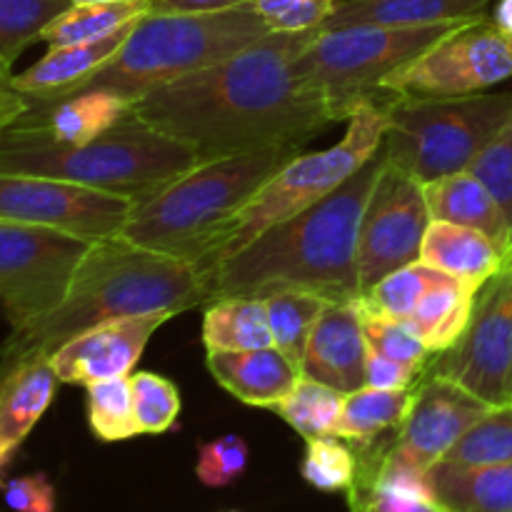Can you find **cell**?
Returning <instances> with one entry per match:
<instances>
[{
	"label": "cell",
	"instance_id": "obj_1",
	"mask_svg": "<svg viewBox=\"0 0 512 512\" xmlns=\"http://www.w3.org/2000/svg\"><path fill=\"white\" fill-rule=\"evenodd\" d=\"M320 35L273 30L240 53L155 85L133 100V113L203 160L270 145H303L335 123L318 93L298 83L293 60Z\"/></svg>",
	"mask_w": 512,
	"mask_h": 512
},
{
	"label": "cell",
	"instance_id": "obj_2",
	"mask_svg": "<svg viewBox=\"0 0 512 512\" xmlns=\"http://www.w3.org/2000/svg\"><path fill=\"white\" fill-rule=\"evenodd\" d=\"M383 168L375 153L340 188L283 220L203 275V305L220 298H268L303 290L328 303L360 298L358 230Z\"/></svg>",
	"mask_w": 512,
	"mask_h": 512
},
{
	"label": "cell",
	"instance_id": "obj_3",
	"mask_svg": "<svg viewBox=\"0 0 512 512\" xmlns=\"http://www.w3.org/2000/svg\"><path fill=\"white\" fill-rule=\"evenodd\" d=\"M198 305H203V280L193 265L110 235L95 240L60 308L10 333L0 363L50 358L75 335L113 320L153 313L175 318Z\"/></svg>",
	"mask_w": 512,
	"mask_h": 512
},
{
	"label": "cell",
	"instance_id": "obj_4",
	"mask_svg": "<svg viewBox=\"0 0 512 512\" xmlns=\"http://www.w3.org/2000/svg\"><path fill=\"white\" fill-rule=\"evenodd\" d=\"M298 153L300 145H270L203 160L135 205L118 235L195 268L225 225Z\"/></svg>",
	"mask_w": 512,
	"mask_h": 512
},
{
	"label": "cell",
	"instance_id": "obj_5",
	"mask_svg": "<svg viewBox=\"0 0 512 512\" xmlns=\"http://www.w3.org/2000/svg\"><path fill=\"white\" fill-rule=\"evenodd\" d=\"M200 163L183 140L160 133L130 110L85 145H60L10 125L0 138V173L40 175L133 200H148Z\"/></svg>",
	"mask_w": 512,
	"mask_h": 512
},
{
	"label": "cell",
	"instance_id": "obj_6",
	"mask_svg": "<svg viewBox=\"0 0 512 512\" xmlns=\"http://www.w3.org/2000/svg\"><path fill=\"white\" fill-rule=\"evenodd\" d=\"M268 33H273L270 23L248 3L225 10H150L135 23L118 53L80 90L100 88L138 100L155 85L210 68Z\"/></svg>",
	"mask_w": 512,
	"mask_h": 512
},
{
	"label": "cell",
	"instance_id": "obj_7",
	"mask_svg": "<svg viewBox=\"0 0 512 512\" xmlns=\"http://www.w3.org/2000/svg\"><path fill=\"white\" fill-rule=\"evenodd\" d=\"M393 98V93L383 90L375 98L358 103V108L348 118L345 138L338 145L320 153H298L278 175H273L255 193V198L225 225L210 253L195 265L200 280L225 258L253 243L265 230L308 210L310 205L340 188L355 170L363 168L383 145L385 128H388V105Z\"/></svg>",
	"mask_w": 512,
	"mask_h": 512
},
{
	"label": "cell",
	"instance_id": "obj_8",
	"mask_svg": "<svg viewBox=\"0 0 512 512\" xmlns=\"http://www.w3.org/2000/svg\"><path fill=\"white\" fill-rule=\"evenodd\" d=\"M512 113V93L398 98L388 105L380 153L390 165L433 183L470 168Z\"/></svg>",
	"mask_w": 512,
	"mask_h": 512
},
{
	"label": "cell",
	"instance_id": "obj_9",
	"mask_svg": "<svg viewBox=\"0 0 512 512\" xmlns=\"http://www.w3.org/2000/svg\"><path fill=\"white\" fill-rule=\"evenodd\" d=\"M463 20L435 25H348L320 30L293 60L298 83L318 93L333 120H348L363 100L375 98L393 70L418 58Z\"/></svg>",
	"mask_w": 512,
	"mask_h": 512
},
{
	"label": "cell",
	"instance_id": "obj_10",
	"mask_svg": "<svg viewBox=\"0 0 512 512\" xmlns=\"http://www.w3.org/2000/svg\"><path fill=\"white\" fill-rule=\"evenodd\" d=\"M93 243L48 225L0 220V305L13 330L60 308Z\"/></svg>",
	"mask_w": 512,
	"mask_h": 512
},
{
	"label": "cell",
	"instance_id": "obj_11",
	"mask_svg": "<svg viewBox=\"0 0 512 512\" xmlns=\"http://www.w3.org/2000/svg\"><path fill=\"white\" fill-rule=\"evenodd\" d=\"M512 78V35L485 13L455 25L418 58L380 83L398 98H453L485 93Z\"/></svg>",
	"mask_w": 512,
	"mask_h": 512
},
{
	"label": "cell",
	"instance_id": "obj_12",
	"mask_svg": "<svg viewBox=\"0 0 512 512\" xmlns=\"http://www.w3.org/2000/svg\"><path fill=\"white\" fill-rule=\"evenodd\" d=\"M423 373L443 375L490 405L512 403V260L478 290L468 328Z\"/></svg>",
	"mask_w": 512,
	"mask_h": 512
},
{
	"label": "cell",
	"instance_id": "obj_13",
	"mask_svg": "<svg viewBox=\"0 0 512 512\" xmlns=\"http://www.w3.org/2000/svg\"><path fill=\"white\" fill-rule=\"evenodd\" d=\"M430 210L420 180L383 158L358 230L360 295L403 265L418 263Z\"/></svg>",
	"mask_w": 512,
	"mask_h": 512
},
{
	"label": "cell",
	"instance_id": "obj_14",
	"mask_svg": "<svg viewBox=\"0 0 512 512\" xmlns=\"http://www.w3.org/2000/svg\"><path fill=\"white\" fill-rule=\"evenodd\" d=\"M135 203L40 175L0 173V220L48 225L90 240L118 235Z\"/></svg>",
	"mask_w": 512,
	"mask_h": 512
},
{
	"label": "cell",
	"instance_id": "obj_15",
	"mask_svg": "<svg viewBox=\"0 0 512 512\" xmlns=\"http://www.w3.org/2000/svg\"><path fill=\"white\" fill-rule=\"evenodd\" d=\"M493 408L443 375L423 373L413 390L408 418L395 433L390 453L420 470H430Z\"/></svg>",
	"mask_w": 512,
	"mask_h": 512
},
{
	"label": "cell",
	"instance_id": "obj_16",
	"mask_svg": "<svg viewBox=\"0 0 512 512\" xmlns=\"http://www.w3.org/2000/svg\"><path fill=\"white\" fill-rule=\"evenodd\" d=\"M170 318H173L170 313H153L98 325V328L85 330L60 345L50 355V363H53L60 383L68 385H90L98 380L125 378L138 365L150 335Z\"/></svg>",
	"mask_w": 512,
	"mask_h": 512
},
{
	"label": "cell",
	"instance_id": "obj_17",
	"mask_svg": "<svg viewBox=\"0 0 512 512\" xmlns=\"http://www.w3.org/2000/svg\"><path fill=\"white\" fill-rule=\"evenodd\" d=\"M368 340L363 333V315L358 300L328 303L310 333L300 375L330 385L340 393L365 388Z\"/></svg>",
	"mask_w": 512,
	"mask_h": 512
},
{
	"label": "cell",
	"instance_id": "obj_18",
	"mask_svg": "<svg viewBox=\"0 0 512 512\" xmlns=\"http://www.w3.org/2000/svg\"><path fill=\"white\" fill-rule=\"evenodd\" d=\"M133 110V100L110 90H80L55 100H33L13 125L60 145H85L100 138Z\"/></svg>",
	"mask_w": 512,
	"mask_h": 512
},
{
	"label": "cell",
	"instance_id": "obj_19",
	"mask_svg": "<svg viewBox=\"0 0 512 512\" xmlns=\"http://www.w3.org/2000/svg\"><path fill=\"white\" fill-rule=\"evenodd\" d=\"M58 373L50 358L0 363V460L10 463L58 393Z\"/></svg>",
	"mask_w": 512,
	"mask_h": 512
},
{
	"label": "cell",
	"instance_id": "obj_20",
	"mask_svg": "<svg viewBox=\"0 0 512 512\" xmlns=\"http://www.w3.org/2000/svg\"><path fill=\"white\" fill-rule=\"evenodd\" d=\"M210 375L240 403L273 410L288 398L300 370L275 345L260 350H208Z\"/></svg>",
	"mask_w": 512,
	"mask_h": 512
},
{
	"label": "cell",
	"instance_id": "obj_21",
	"mask_svg": "<svg viewBox=\"0 0 512 512\" xmlns=\"http://www.w3.org/2000/svg\"><path fill=\"white\" fill-rule=\"evenodd\" d=\"M135 23L125 25L123 30H118V33L108 35L103 40H95V43L50 48L38 63H33L23 73L13 75L10 85L18 93L28 95L33 100H55L75 93V90L83 88V83L95 70L103 68L118 53V48L125 43L130 30L135 28Z\"/></svg>",
	"mask_w": 512,
	"mask_h": 512
},
{
	"label": "cell",
	"instance_id": "obj_22",
	"mask_svg": "<svg viewBox=\"0 0 512 512\" xmlns=\"http://www.w3.org/2000/svg\"><path fill=\"white\" fill-rule=\"evenodd\" d=\"M418 260L473 290L483 288L508 263L503 250L485 233L443 220L430 223Z\"/></svg>",
	"mask_w": 512,
	"mask_h": 512
},
{
	"label": "cell",
	"instance_id": "obj_23",
	"mask_svg": "<svg viewBox=\"0 0 512 512\" xmlns=\"http://www.w3.org/2000/svg\"><path fill=\"white\" fill-rule=\"evenodd\" d=\"M425 200H428L430 218L443 220V223L463 225V228L480 230L488 235L495 245L505 253L512 250V230L500 205L488 193L483 183L468 170L455 175L425 183Z\"/></svg>",
	"mask_w": 512,
	"mask_h": 512
},
{
	"label": "cell",
	"instance_id": "obj_24",
	"mask_svg": "<svg viewBox=\"0 0 512 512\" xmlns=\"http://www.w3.org/2000/svg\"><path fill=\"white\" fill-rule=\"evenodd\" d=\"M490 0H338L320 30L348 25H435L468 20Z\"/></svg>",
	"mask_w": 512,
	"mask_h": 512
},
{
	"label": "cell",
	"instance_id": "obj_25",
	"mask_svg": "<svg viewBox=\"0 0 512 512\" xmlns=\"http://www.w3.org/2000/svg\"><path fill=\"white\" fill-rule=\"evenodd\" d=\"M435 500L450 512H512V463L458 468L438 463L428 470Z\"/></svg>",
	"mask_w": 512,
	"mask_h": 512
},
{
	"label": "cell",
	"instance_id": "obj_26",
	"mask_svg": "<svg viewBox=\"0 0 512 512\" xmlns=\"http://www.w3.org/2000/svg\"><path fill=\"white\" fill-rule=\"evenodd\" d=\"M413 390H378L360 388L345 395L343 413L335 423L333 438L360 445H373L388 433H398L400 425L408 418Z\"/></svg>",
	"mask_w": 512,
	"mask_h": 512
},
{
	"label": "cell",
	"instance_id": "obj_27",
	"mask_svg": "<svg viewBox=\"0 0 512 512\" xmlns=\"http://www.w3.org/2000/svg\"><path fill=\"white\" fill-rule=\"evenodd\" d=\"M475 295L478 290H473L470 285L455 278H445L443 283L433 285L420 298L408 323L423 338L430 353H443L463 335L470 323V315H473Z\"/></svg>",
	"mask_w": 512,
	"mask_h": 512
},
{
	"label": "cell",
	"instance_id": "obj_28",
	"mask_svg": "<svg viewBox=\"0 0 512 512\" xmlns=\"http://www.w3.org/2000/svg\"><path fill=\"white\" fill-rule=\"evenodd\" d=\"M205 350H260L273 345L268 310L260 298H220L203 315Z\"/></svg>",
	"mask_w": 512,
	"mask_h": 512
},
{
	"label": "cell",
	"instance_id": "obj_29",
	"mask_svg": "<svg viewBox=\"0 0 512 512\" xmlns=\"http://www.w3.org/2000/svg\"><path fill=\"white\" fill-rule=\"evenodd\" d=\"M153 10V0H125V3H75L45 28L43 38L50 48L95 43L118 33Z\"/></svg>",
	"mask_w": 512,
	"mask_h": 512
},
{
	"label": "cell",
	"instance_id": "obj_30",
	"mask_svg": "<svg viewBox=\"0 0 512 512\" xmlns=\"http://www.w3.org/2000/svg\"><path fill=\"white\" fill-rule=\"evenodd\" d=\"M263 303L268 310L273 345L300 370L310 333H313L328 300L313 293H303V290H280V293L263 298Z\"/></svg>",
	"mask_w": 512,
	"mask_h": 512
},
{
	"label": "cell",
	"instance_id": "obj_31",
	"mask_svg": "<svg viewBox=\"0 0 512 512\" xmlns=\"http://www.w3.org/2000/svg\"><path fill=\"white\" fill-rule=\"evenodd\" d=\"M345 393L330 388V385L318 383L300 375L295 388L290 390L288 398L275 405V413L290 425L305 440L328 438L333 435L335 423L343 413Z\"/></svg>",
	"mask_w": 512,
	"mask_h": 512
},
{
	"label": "cell",
	"instance_id": "obj_32",
	"mask_svg": "<svg viewBox=\"0 0 512 512\" xmlns=\"http://www.w3.org/2000/svg\"><path fill=\"white\" fill-rule=\"evenodd\" d=\"M73 5L75 0H0V65L13 68L18 55Z\"/></svg>",
	"mask_w": 512,
	"mask_h": 512
},
{
	"label": "cell",
	"instance_id": "obj_33",
	"mask_svg": "<svg viewBox=\"0 0 512 512\" xmlns=\"http://www.w3.org/2000/svg\"><path fill=\"white\" fill-rule=\"evenodd\" d=\"M440 463L458 468L512 463V403L493 405Z\"/></svg>",
	"mask_w": 512,
	"mask_h": 512
},
{
	"label": "cell",
	"instance_id": "obj_34",
	"mask_svg": "<svg viewBox=\"0 0 512 512\" xmlns=\"http://www.w3.org/2000/svg\"><path fill=\"white\" fill-rule=\"evenodd\" d=\"M85 405L88 425L100 443H120L140 435L128 375L85 385Z\"/></svg>",
	"mask_w": 512,
	"mask_h": 512
},
{
	"label": "cell",
	"instance_id": "obj_35",
	"mask_svg": "<svg viewBox=\"0 0 512 512\" xmlns=\"http://www.w3.org/2000/svg\"><path fill=\"white\" fill-rule=\"evenodd\" d=\"M450 275L440 273V270L430 268V265L410 263L403 268L393 270L390 275H385L378 285L368 290L365 295H360V305L368 310H375L380 315H388V318L408 320L413 315V310L418 308L420 298L428 293L433 285L443 283Z\"/></svg>",
	"mask_w": 512,
	"mask_h": 512
},
{
	"label": "cell",
	"instance_id": "obj_36",
	"mask_svg": "<svg viewBox=\"0 0 512 512\" xmlns=\"http://www.w3.org/2000/svg\"><path fill=\"white\" fill-rule=\"evenodd\" d=\"M300 475L310 488L320 493H353L358 483V453L345 440L313 438L305 440V458Z\"/></svg>",
	"mask_w": 512,
	"mask_h": 512
},
{
	"label": "cell",
	"instance_id": "obj_37",
	"mask_svg": "<svg viewBox=\"0 0 512 512\" xmlns=\"http://www.w3.org/2000/svg\"><path fill=\"white\" fill-rule=\"evenodd\" d=\"M360 315H363V333L365 340H368L370 353L383 355V358L395 360V363L410 365V368L425 370L433 353H430L428 345L423 343V338L415 333L408 320L388 318V315H380L375 310L363 308V305H360Z\"/></svg>",
	"mask_w": 512,
	"mask_h": 512
},
{
	"label": "cell",
	"instance_id": "obj_38",
	"mask_svg": "<svg viewBox=\"0 0 512 512\" xmlns=\"http://www.w3.org/2000/svg\"><path fill=\"white\" fill-rule=\"evenodd\" d=\"M130 388L140 435H160L175 428L183 403L178 388L168 378L140 370L130 378Z\"/></svg>",
	"mask_w": 512,
	"mask_h": 512
},
{
	"label": "cell",
	"instance_id": "obj_39",
	"mask_svg": "<svg viewBox=\"0 0 512 512\" xmlns=\"http://www.w3.org/2000/svg\"><path fill=\"white\" fill-rule=\"evenodd\" d=\"M468 173L488 188L512 230V113L490 138V143L480 150L478 158L470 163Z\"/></svg>",
	"mask_w": 512,
	"mask_h": 512
},
{
	"label": "cell",
	"instance_id": "obj_40",
	"mask_svg": "<svg viewBox=\"0 0 512 512\" xmlns=\"http://www.w3.org/2000/svg\"><path fill=\"white\" fill-rule=\"evenodd\" d=\"M250 463V448L240 435H223L198 448L195 475L205 488H228L238 483Z\"/></svg>",
	"mask_w": 512,
	"mask_h": 512
},
{
	"label": "cell",
	"instance_id": "obj_41",
	"mask_svg": "<svg viewBox=\"0 0 512 512\" xmlns=\"http://www.w3.org/2000/svg\"><path fill=\"white\" fill-rule=\"evenodd\" d=\"M3 500L13 512H55L58 508L55 485L50 483L45 473H30L5 480Z\"/></svg>",
	"mask_w": 512,
	"mask_h": 512
},
{
	"label": "cell",
	"instance_id": "obj_42",
	"mask_svg": "<svg viewBox=\"0 0 512 512\" xmlns=\"http://www.w3.org/2000/svg\"><path fill=\"white\" fill-rule=\"evenodd\" d=\"M423 378V370L410 368V365L395 363L383 355H368V368H365V385L378 390H405Z\"/></svg>",
	"mask_w": 512,
	"mask_h": 512
},
{
	"label": "cell",
	"instance_id": "obj_43",
	"mask_svg": "<svg viewBox=\"0 0 512 512\" xmlns=\"http://www.w3.org/2000/svg\"><path fill=\"white\" fill-rule=\"evenodd\" d=\"M350 495H365L378 512H450L438 500H408L388 493H363V490H355Z\"/></svg>",
	"mask_w": 512,
	"mask_h": 512
},
{
	"label": "cell",
	"instance_id": "obj_44",
	"mask_svg": "<svg viewBox=\"0 0 512 512\" xmlns=\"http://www.w3.org/2000/svg\"><path fill=\"white\" fill-rule=\"evenodd\" d=\"M30 108L28 95L18 93V90L8 83H0V138H3L5 130Z\"/></svg>",
	"mask_w": 512,
	"mask_h": 512
},
{
	"label": "cell",
	"instance_id": "obj_45",
	"mask_svg": "<svg viewBox=\"0 0 512 512\" xmlns=\"http://www.w3.org/2000/svg\"><path fill=\"white\" fill-rule=\"evenodd\" d=\"M248 0H153L155 13H180V10H225L238 8Z\"/></svg>",
	"mask_w": 512,
	"mask_h": 512
},
{
	"label": "cell",
	"instance_id": "obj_46",
	"mask_svg": "<svg viewBox=\"0 0 512 512\" xmlns=\"http://www.w3.org/2000/svg\"><path fill=\"white\" fill-rule=\"evenodd\" d=\"M490 18H493V23L498 25L500 30L512 35V0H498V5H495Z\"/></svg>",
	"mask_w": 512,
	"mask_h": 512
},
{
	"label": "cell",
	"instance_id": "obj_47",
	"mask_svg": "<svg viewBox=\"0 0 512 512\" xmlns=\"http://www.w3.org/2000/svg\"><path fill=\"white\" fill-rule=\"evenodd\" d=\"M348 500H350V512H378L365 495H348Z\"/></svg>",
	"mask_w": 512,
	"mask_h": 512
},
{
	"label": "cell",
	"instance_id": "obj_48",
	"mask_svg": "<svg viewBox=\"0 0 512 512\" xmlns=\"http://www.w3.org/2000/svg\"><path fill=\"white\" fill-rule=\"evenodd\" d=\"M10 78H13V75H10V70H8V68H3V65H0V83H8Z\"/></svg>",
	"mask_w": 512,
	"mask_h": 512
},
{
	"label": "cell",
	"instance_id": "obj_49",
	"mask_svg": "<svg viewBox=\"0 0 512 512\" xmlns=\"http://www.w3.org/2000/svg\"><path fill=\"white\" fill-rule=\"evenodd\" d=\"M75 3H125V0H75Z\"/></svg>",
	"mask_w": 512,
	"mask_h": 512
},
{
	"label": "cell",
	"instance_id": "obj_50",
	"mask_svg": "<svg viewBox=\"0 0 512 512\" xmlns=\"http://www.w3.org/2000/svg\"><path fill=\"white\" fill-rule=\"evenodd\" d=\"M5 468H8V465H5L3 460H0V490H3V485H5V478H3V475H5Z\"/></svg>",
	"mask_w": 512,
	"mask_h": 512
},
{
	"label": "cell",
	"instance_id": "obj_51",
	"mask_svg": "<svg viewBox=\"0 0 512 512\" xmlns=\"http://www.w3.org/2000/svg\"><path fill=\"white\" fill-rule=\"evenodd\" d=\"M508 260H512V250H510V255H508Z\"/></svg>",
	"mask_w": 512,
	"mask_h": 512
},
{
	"label": "cell",
	"instance_id": "obj_52",
	"mask_svg": "<svg viewBox=\"0 0 512 512\" xmlns=\"http://www.w3.org/2000/svg\"><path fill=\"white\" fill-rule=\"evenodd\" d=\"M228 512H238V510H228Z\"/></svg>",
	"mask_w": 512,
	"mask_h": 512
}]
</instances>
